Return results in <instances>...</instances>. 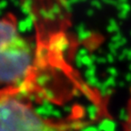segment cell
<instances>
[{"instance_id":"6da1fadb","label":"cell","mask_w":131,"mask_h":131,"mask_svg":"<svg viewBox=\"0 0 131 131\" xmlns=\"http://www.w3.org/2000/svg\"><path fill=\"white\" fill-rule=\"evenodd\" d=\"M35 67L34 51L13 15L0 17V86H26Z\"/></svg>"},{"instance_id":"7a4b0ae2","label":"cell","mask_w":131,"mask_h":131,"mask_svg":"<svg viewBox=\"0 0 131 131\" xmlns=\"http://www.w3.org/2000/svg\"><path fill=\"white\" fill-rule=\"evenodd\" d=\"M0 131H73L72 123L41 116L20 88L0 89Z\"/></svg>"},{"instance_id":"3957f363","label":"cell","mask_w":131,"mask_h":131,"mask_svg":"<svg viewBox=\"0 0 131 131\" xmlns=\"http://www.w3.org/2000/svg\"><path fill=\"white\" fill-rule=\"evenodd\" d=\"M124 131H131V99L130 102H129L128 110H127V117L125 127H124Z\"/></svg>"}]
</instances>
